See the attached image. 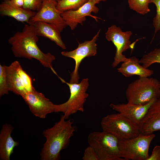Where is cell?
Instances as JSON below:
<instances>
[{"label":"cell","mask_w":160,"mask_h":160,"mask_svg":"<svg viewBox=\"0 0 160 160\" xmlns=\"http://www.w3.org/2000/svg\"><path fill=\"white\" fill-rule=\"evenodd\" d=\"M35 28L31 24H25L21 31H17L8 40L11 46V49L15 57H23L31 60L35 59L42 65L51 69L56 75L52 63L55 56L49 52H43L38 47L39 40Z\"/></svg>","instance_id":"1"},{"label":"cell","mask_w":160,"mask_h":160,"mask_svg":"<svg viewBox=\"0 0 160 160\" xmlns=\"http://www.w3.org/2000/svg\"><path fill=\"white\" fill-rule=\"evenodd\" d=\"M64 116L51 128L46 129L43 135L46 139L40 154L42 160H58L61 151L68 146L75 131L73 121L67 120Z\"/></svg>","instance_id":"2"},{"label":"cell","mask_w":160,"mask_h":160,"mask_svg":"<svg viewBox=\"0 0 160 160\" xmlns=\"http://www.w3.org/2000/svg\"><path fill=\"white\" fill-rule=\"evenodd\" d=\"M128 102L145 105L160 97V82L149 77H139L130 83L125 92Z\"/></svg>","instance_id":"3"},{"label":"cell","mask_w":160,"mask_h":160,"mask_svg":"<svg viewBox=\"0 0 160 160\" xmlns=\"http://www.w3.org/2000/svg\"><path fill=\"white\" fill-rule=\"evenodd\" d=\"M87 140L99 160H124L121 156L119 139L112 135L103 130L95 131L89 134Z\"/></svg>","instance_id":"4"},{"label":"cell","mask_w":160,"mask_h":160,"mask_svg":"<svg viewBox=\"0 0 160 160\" xmlns=\"http://www.w3.org/2000/svg\"><path fill=\"white\" fill-rule=\"evenodd\" d=\"M100 124L102 130L119 140L131 139L141 134L138 124L119 113L104 116Z\"/></svg>","instance_id":"5"},{"label":"cell","mask_w":160,"mask_h":160,"mask_svg":"<svg viewBox=\"0 0 160 160\" xmlns=\"http://www.w3.org/2000/svg\"><path fill=\"white\" fill-rule=\"evenodd\" d=\"M63 83L68 86L70 92L68 100L62 104L57 105L56 112H62L66 119L78 111H84V105L88 97L86 91L89 86L88 79H83L79 83H70L66 82L58 76Z\"/></svg>","instance_id":"6"},{"label":"cell","mask_w":160,"mask_h":160,"mask_svg":"<svg viewBox=\"0 0 160 160\" xmlns=\"http://www.w3.org/2000/svg\"><path fill=\"white\" fill-rule=\"evenodd\" d=\"M156 135L140 134L135 137L119 140L122 158L124 160H147L151 143Z\"/></svg>","instance_id":"7"},{"label":"cell","mask_w":160,"mask_h":160,"mask_svg":"<svg viewBox=\"0 0 160 160\" xmlns=\"http://www.w3.org/2000/svg\"><path fill=\"white\" fill-rule=\"evenodd\" d=\"M132 34L130 31H122L121 29L116 25L109 27L105 33V38L109 41H111L116 48V52L112 64L113 67H116L120 63L126 62L129 58H127L123 53L129 49H133V44L129 40Z\"/></svg>","instance_id":"8"},{"label":"cell","mask_w":160,"mask_h":160,"mask_svg":"<svg viewBox=\"0 0 160 160\" xmlns=\"http://www.w3.org/2000/svg\"><path fill=\"white\" fill-rule=\"evenodd\" d=\"M100 31L99 30L91 40L79 43L78 47L74 50L61 52L63 56L72 58L75 61V68L71 74L69 83H78L79 78L78 69L81 61L85 57L94 56L96 54L97 48L96 42L99 36Z\"/></svg>","instance_id":"9"},{"label":"cell","mask_w":160,"mask_h":160,"mask_svg":"<svg viewBox=\"0 0 160 160\" xmlns=\"http://www.w3.org/2000/svg\"><path fill=\"white\" fill-rule=\"evenodd\" d=\"M56 0H42L41 7L31 19L29 24L35 22H44L55 25L61 32L67 25L61 16L63 12L57 8Z\"/></svg>","instance_id":"10"},{"label":"cell","mask_w":160,"mask_h":160,"mask_svg":"<svg viewBox=\"0 0 160 160\" xmlns=\"http://www.w3.org/2000/svg\"><path fill=\"white\" fill-rule=\"evenodd\" d=\"M21 97L31 112L36 117L44 119L47 114L56 112L57 105L53 104L43 93L36 90L27 92Z\"/></svg>","instance_id":"11"},{"label":"cell","mask_w":160,"mask_h":160,"mask_svg":"<svg viewBox=\"0 0 160 160\" xmlns=\"http://www.w3.org/2000/svg\"><path fill=\"white\" fill-rule=\"evenodd\" d=\"M105 0H89L87 2L76 10H68L63 12L61 16L65 21L67 25L73 30L79 24L83 25V22L86 20V17L90 16L97 21V19L101 18L91 15L92 12L97 13L99 8L96 4Z\"/></svg>","instance_id":"12"},{"label":"cell","mask_w":160,"mask_h":160,"mask_svg":"<svg viewBox=\"0 0 160 160\" xmlns=\"http://www.w3.org/2000/svg\"><path fill=\"white\" fill-rule=\"evenodd\" d=\"M138 126L141 134L144 135L160 130V97L151 104Z\"/></svg>","instance_id":"13"},{"label":"cell","mask_w":160,"mask_h":160,"mask_svg":"<svg viewBox=\"0 0 160 160\" xmlns=\"http://www.w3.org/2000/svg\"><path fill=\"white\" fill-rule=\"evenodd\" d=\"M156 100H153L144 105H137L127 102V103H111L110 106L114 110L124 115L138 125L151 105Z\"/></svg>","instance_id":"14"},{"label":"cell","mask_w":160,"mask_h":160,"mask_svg":"<svg viewBox=\"0 0 160 160\" xmlns=\"http://www.w3.org/2000/svg\"><path fill=\"white\" fill-rule=\"evenodd\" d=\"M20 65L18 61H15L5 67L9 91L22 96L28 92L19 71Z\"/></svg>","instance_id":"15"},{"label":"cell","mask_w":160,"mask_h":160,"mask_svg":"<svg viewBox=\"0 0 160 160\" xmlns=\"http://www.w3.org/2000/svg\"><path fill=\"white\" fill-rule=\"evenodd\" d=\"M36 13L35 11L15 6L10 0H4L0 4L1 16L11 17L22 22L29 24L30 20Z\"/></svg>","instance_id":"16"},{"label":"cell","mask_w":160,"mask_h":160,"mask_svg":"<svg viewBox=\"0 0 160 160\" xmlns=\"http://www.w3.org/2000/svg\"><path fill=\"white\" fill-rule=\"evenodd\" d=\"M13 127L5 124L1 128L0 133V159L9 160L13 152L14 148L18 145L19 143L15 141L11 135Z\"/></svg>","instance_id":"17"},{"label":"cell","mask_w":160,"mask_h":160,"mask_svg":"<svg viewBox=\"0 0 160 160\" xmlns=\"http://www.w3.org/2000/svg\"><path fill=\"white\" fill-rule=\"evenodd\" d=\"M139 60L135 57L129 58L128 60L123 62L117 69L118 72L126 77L134 75L138 76L139 77H149L151 76L153 71L140 65Z\"/></svg>","instance_id":"18"},{"label":"cell","mask_w":160,"mask_h":160,"mask_svg":"<svg viewBox=\"0 0 160 160\" xmlns=\"http://www.w3.org/2000/svg\"><path fill=\"white\" fill-rule=\"evenodd\" d=\"M31 24L35 28L38 36L49 39L63 49H66L62 39L61 32L55 25L40 21L35 22Z\"/></svg>","instance_id":"19"},{"label":"cell","mask_w":160,"mask_h":160,"mask_svg":"<svg viewBox=\"0 0 160 160\" xmlns=\"http://www.w3.org/2000/svg\"><path fill=\"white\" fill-rule=\"evenodd\" d=\"M89 0H60L57 1V8L62 12L71 10H76Z\"/></svg>","instance_id":"20"},{"label":"cell","mask_w":160,"mask_h":160,"mask_svg":"<svg viewBox=\"0 0 160 160\" xmlns=\"http://www.w3.org/2000/svg\"><path fill=\"white\" fill-rule=\"evenodd\" d=\"M139 62L146 68H148L153 64H160V47L143 55Z\"/></svg>","instance_id":"21"},{"label":"cell","mask_w":160,"mask_h":160,"mask_svg":"<svg viewBox=\"0 0 160 160\" xmlns=\"http://www.w3.org/2000/svg\"><path fill=\"white\" fill-rule=\"evenodd\" d=\"M150 0H128L129 8L137 13L145 15L149 12Z\"/></svg>","instance_id":"22"},{"label":"cell","mask_w":160,"mask_h":160,"mask_svg":"<svg viewBox=\"0 0 160 160\" xmlns=\"http://www.w3.org/2000/svg\"><path fill=\"white\" fill-rule=\"evenodd\" d=\"M5 65H0V96L9 93L5 71Z\"/></svg>","instance_id":"23"},{"label":"cell","mask_w":160,"mask_h":160,"mask_svg":"<svg viewBox=\"0 0 160 160\" xmlns=\"http://www.w3.org/2000/svg\"><path fill=\"white\" fill-rule=\"evenodd\" d=\"M149 3H153L156 7V14L153 22L155 29L154 36L155 34L160 31V0H150Z\"/></svg>","instance_id":"24"},{"label":"cell","mask_w":160,"mask_h":160,"mask_svg":"<svg viewBox=\"0 0 160 160\" xmlns=\"http://www.w3.org/2000/svg\"><path fill=\"white\" fill-rule=\"evenodd\" d=\"M18 70L22 78L25 89L27 92H31L35 90L33 86L31 77L23 69L20 65L19 67Z\"/></svg>","instance_id":"25"},{"label":"cell","mask_w":160,"mask_h":160,"mask_svg":"<svg viewBox=\"0 0 160 160\" xmlns=\"http://www.w3.org/2000/svg\"><path fill=\"white\" fill-rule=\"evenodd\" d=\"M24 4L23 7L24 9L35 11H38L40 9L42 0H24Z\"/></svg>","instance_id":"26"},{"label":"cell","mask_w":160,"mask_h":160,"mask_svg":"<svg viewBox=\"0 0 160 160\" xmlns=\"http://www.w3.org/2000/svg\"><path fill=\"white\" fill-rule=\"evenodd\" d=\"M82 159L83 160H99L95 151L90 145L85 149Z\"/></svg>","instance_id":"27"},{"label":"cell","mask_w":160,"mask_h":160,"mask_svg":"<svg viewBox=\"0 0 160 160\" xmlns=\"http://www.w3.org/2000/svg\"><path fill=\"white\" fill-rule=\"evenodd\" d=\"M147 160H160V145H156Z\"/></svg>","instance_id":"28"},{"label":"cell","mask_w":160,"mask_h":160,"mask_svg":"<svg viewBox=\"0 0 160 160\" xmlns=\"http://www.w3.org/2000/svg\"><path fill=\"white\" fill-rule=\"evenodd\" d=\"M12 3L15 6L23 7L24 4V0H10Z\"/></svg>","instance_id":"29"},{"label":"cell","mask_w":160,"mask_h":160,"mask_svg":"<svg viewBox=\"0 0 160 160\" xmlns=\"http://www.w3.org/2000/svg\"><path fill=\"white\" fill-rule=\"evenodd\" d=\"M56 0L57 1H59V0Z\"/></svg>","instance_id":"30"}]
</instances>
